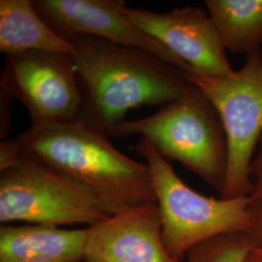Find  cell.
Returning a JSON list of instances; mask_svg holds the SVG:
<instances>
[{
  "mask_svg": "<svg viewBox=\"0 0 262 262\" xmlns=\"http://www.w3.org/2000/svg\"><path fill=\"white\" fill-rule=\"evenodd\" d=\"M109 215L90 187L1 142V225L91 226Z\"/></svg>",
  "mask_w": 262,
  "mask_h": 262,
  "instance_id": "obj_3",
  "label": "cell"
},
{
  "mask_svg": "<svg viewBox=\"0 0 262 262\" xmlns=\"http://www.w3.org/2000/svg\"><path fill=\"white\" fill-rule=\"evenodd\" d=\"M205 5L226 51L261 53L262 0H206Z\"/></svg>",
  "mask_w": 262,
  "mask_h": 262,
  "instance_id": "obj_13",
  "label": "cell"
},
{
  "mask_svg": "<svg viewBox=\"0 0 262 262\" xmlns=\"http://www.w3.org/2000/svg\"><path fill=\"white\" fill-rule=\"evenodd\" d=\"M1 94L28 109L32 124L74 120L80 113V92L72 56L42 51L6 56Z\"/></svg>",
  "mask_w": 262,
  "mask_h": 262,
  "instance_id": "obj_7",
  "label": "cell"
},
{
  "mask_svg": "<svg viewBox=\"0 0 262 262\" xmlns=\"http://www.w3.org/2000/svg\"><path fill=\"white\" fill-rule=\"evenodd\" d=\"M246 262H262V248H251Z\"/></svg>",
  "mask_w": 262,
  "mask_h": 262,
  "instance_id": "obj_16",
  "label": "cell"
},
{
  "mask_svg": "<svg viewBox=\"0 0 262 262\" xmlns=\"http://www.w3.org/2000/svg\"><path fill=\"white\" fill-rule=\"evenodd\" d=\"M132 149L150 168L164 243L177 261L200 244L253 226L250 197L204 196L187 187L147 139L141 138Z\"/></svg>",
  "mask_w": 262,
  "mask_h": 262,
  "instance_id": "obj_5",
  "label": "cell"
},
{
  "mask_svg": "<svg viewBox=\"0 0 262 262\" xmlns=\"http://www.w3.org/2000/svg\"><path fill=\"white\" fill-rule=\"evenodd\" d=\"M88 228L48 225H3L0 262H81Z\"/></svg>",
  "mask_w": 262,
  "mask_h": 262,
  "instance_id": "obj_11",
  "label": "cell"
},
{
  "mask_svg": "<svg viewBox=\"0 0 262 262\" xmlns=\"http://www.w3.org/2000/svg\"><path fill=\"white\" fill-rule=\"evenodd\" d=\"M84 262H179L164 243L158 203L127 209L88 227Z\"/></svg>",
  "mask_w": 262,
  "mask_h": 262,
  "instance_id": "obj_10",
  "label": "cell"
},
{
  "mask_svg": "<svg viewBox=\"0 0 262 262\" xmlns=\"http://www.w3.org/2000/svg\"><path fill=\"white\" fill-rule=\"evenodd\" d=\"M251 248L237 245H215L213 239L188 252V262H246Z\"/></svg>",
  "mask_w": 262,
  "mask_h": 262,
  "instance_id": "obj_14",
  "label": "cell"
},
{
  "mask_svg": "<svg viewBox=\"0 0 262 262\" xmlns=\"http://www.w3.org/2000/svg\"><path fill=\"white\" fill-rule=\"evenodd\" d=\"M131 23L187 64L191 73L224 77L234 72L209 13L195 6L165 13L127 8Z\"/></svg>",
  "mask_w": 262,
  "mask_h": 262,
  "instance_id": "obj_9",
  "label": "cell"
},
{
  "mask_svg": "<svg viewBox=\"0 0 262 262\" xmlns=\"http://www.w3.org/2000/svg\"><path fill=\"white\" fill-rule=\"evenodd\" d=\"M42 51L74 56V46L57 35L30 0L0 1V52L5 56Z\"/></svg>",
  "mask_w": 262,
  "mask_h": 262,
  "instance_id": "obj_12",
  "label": "cell"
},
{
  "mask_svg": "<svg viewBox=\"0 0 262 262\" xmlns=\"http://www.w3.org/2000/svg\"><path fill=\"white\" fill-rule=\"evenodd\" d=\"M260 58H261V61H262V52L260 53Z\"/></svg>",
  "mask_w": 262,
  "mask_h": 262,
  "instance_id": "obj_17",
  "label": "cell"
},
{
  "mask_svg": "<svg viewBox=\"0 0 262 262\" xmlns=\"http://www.w3.org/2000/svg\"><path fill=\"white\" fill-rule=\"evenodd\" d=\"M182 74L215 106L225 128L228 162L222 198L247 196L252 189L251 164L262 136L260 54L247 56L244 66L230 75Z\"/></svg>",
  "mask_w": 262,
  "mask_h": 262,
  "instance_id": "obj_6",
  "label": "cell"
},
{
  "mask_svg": "<svg viewBox=\"0 0 262 262\" xmlns=\"http://www.w3.org/2000/svg\"><path fill=\"white\" fill-rule=\"evenodd\" d=\"M251 174H254L258 181L254 195L250 197L251 210L256 216V212L262 213V136L251 164Z\"/></svg>",
  "mask_w": 262,
  "mask_h": 262,
  "instance_id": "obj_15",
  "label": "cell"
},
{
  "mask_svg": "<svg viewBox=\"0 0 262 262\" xmlns=\"http://www.w3.org/2000/svg\"><path fill=\"white\" fill-rule=\"evenodd\" d=\"M141 135L165 159L177 160L208 184L223 191L228 149L225 128L215 106L191 84L177 100L146 118L123 122L108 137Z\"/></svg>",
  "mask_w": 262,
  "mask_h": 262,
  "instance_id": "obj_4",
  "label": "cell"
},
{
  "mask_svg": "<svg viewBox=\"0 0 262 262\" xmlns=\"http://www.w3.org/2000/svg\"><path fill=\"white\" fill-rule=\"evenodd\" d=\"M34 9L57 35L70 41L93 36L151 53L183 72L190 68L178 56L135 27L123 0H32Z\"/></svg>",
  "mask_w": 262,
  "mask_h": 262,
  "instance_id": "obj_8",
  "label": "cell"
},
{
  "mask_svg": "<svg viewBox=\"0 0 262 262\" xmlns=\"http://www.w3.org/2000/svg\"><path fill=\"white\" fill-rule=\"evenodd\" d=\"M81 262H84V261H81Z\"/></svg>",
  "mask_w": 262,
  "mask_h": 262,
  "instance_id": "obj_18",
  "label": "cell"
},
{
  "mask_svg": "<svg viewBox=\"0 0 262 262\" xmlns=\"http://www.w3.org/2000/svg\"><path fill=\"white\" fill-rule=\"evenodd\" d=\"M80 92L79 119L106 135L131 109L165 106L191 85L182 71L138 48L93 36L69 41Z\"/></svg>",
  "mask_w": 262,
  "mask_h": 262,
  "instance_id": "obj_1",
  "label": "cell"
},
{
  "mask_svg": "<svg viewBox=\"0 0 262 262\" xmlns=\"http://www.w3.org/2000/svg\"><path fill=\"white\" fill-rule=\"evenodd\" d=\"M9 141L15 150L90 187L110 215L157 203L148 164L127 158L79 118L32 124Z\"/></svg>",
  "mask_w": 262,
  "mask_h": 262,
  "instance_id": "obj_2",
  "label": "cell"
}]
</instances>
